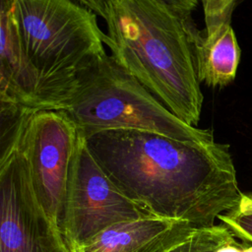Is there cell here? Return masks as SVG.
<instances>
[{"mask_svg": "<svg viewBox=\"0 0 252 252\" xmlns=\"http://www.w3.org/2000/svg\"><path fill=\"white\" fill-rule=\"evenodd\" d=\"M196 228L184 220L150 216L109 226L75 252H172Z\"/></svg>", "mask_w": 252, "mask_h": 252, "instance_id": "obj_10", "label": "cell"}, {"mask_svg": "<svg viewBox=\"0 0 252 252\" xmlns=\"http://www.w3.org/2000/svg\"><path fill=\"white\" fill-rule=\"evenodd\" d=\"M86 142L114 184L155 217L212 226L242 194L227 144L137 130L104 131Z\"/></svg>", "mask_w": 252, "mask_h": 252, "instance_id": "obj_1", "label": "cell"}, {"mask_svg": "<svg viewBox=\"0 0 252 252\" xmlns=\"http://www.w3.org/2000/svg\"><path fill=\"white\" fill-rule=\"evenodd\" d=\"M235 0H203L206 29L198 44V79L211 88H222L235 78L241 50L231 27Z\"/></svg>", "mask_w": 252, "mask_h": 252, "instance_id": "obj_9", "label": "cell"}, {"mask_svg": "<svg viewBox=\"0 0 252 252\" xmlns=\"http://www.w3.org/2000/svg\"><path fill=\"white\" fill-rule=\"evenodd\" d=\"M153 216L106 175L78 131L71 159L61 232L71 252L116 223Z\"/></svg>", "mask_w": 252, "mask_h": 252, "instance_id": "obj_6", "label": "cell"}, {"mask_svg": "<svg viewBox=\"0 0 252 252\" xmlns=\"http://www.w3.org/2000/svg\"><path fill=\"white\" fill-rule=\"evenodd\" d=\"M20 117L1 129L0 252H71L34 193L17 139Z\"/></svg>", "mask_w": 252, "mask_h": 252, "instance_id": "obj_5", "label": "cell"}, {"mask_svg": "<svg viewBox=\"0 0 252 252\" xmlns=\"http://www.w3.org/2000/svg\"><path fill=\"white\" fill-rule=\"evenodd\" d=\"M61 110L86 139L104 131L137 130L182 142L215 140L212 130L180 120L106 53L79 72Z\"/></svg>", "mask_w": 252, "mask_h": 252, "instance_id": "obj_4", "label": "cell"}, {"mask_svg": "<svg viewBox=\"0 0 252 252\" xmlns=\"http://www.w3.org/2000/svg\"><path fill=\"white\" fill-rule=\"evenodd\" d=\"M106 26L111 56L170 112L197 127L204 96L197 49L203 35L196 0H80Z\"/></svg>", "mask_w": 252, "mask_h": 252, "instance_id": "obj_2", "label": "cell"}, {"mask_svg": "<svg viewBox=\"0 0 252 252\" xmlns=\"http://www.w3.org/2000/svg\"><path fill=\"white\" fill-rule=\"evenodd\" d=\"M230 233L231 231L222 223L199 227L172 252H216Z\"/></svg>", "mask_w": 252, "mask_h": 252, "instance_id": "obj_12", "label": "cell"}, {"mask_svg": "<svg viewBox=\"0 0 252 252\" xmlns=\"http://www.w3.org/2000/svg\"><path fill=\"white\" fill-rule=\"evenodd\" d=\"M218 219L234 237L252 244V192L242 193L236 205Z\"/></svg>", "mask_w": 252, "mask_h": 252, "instance_id": "obj_11", "label": "cell"}, {"mask_svg": "<svg viewBox=\"0 0 252 252\" xmlns=\"http://www.w3.org/2000/svg\"><path fill=\"white\" fill-rule=\"evenodd\" d=\"M10 12L41 80L47 110H61L79 72L106 53L97 16L70 0H10Z\"/></svg>", "mask_w": 252, "mask_h": 252, "instance_id": "obj_3", "label": "cell"}, {"mask_svg": "<svg viewBox=\"0 0 252 252\" xmlns=\"http://www.w3.org/2000/svg\"><path fill=\"white\" fill-rule=\"evenodd\" d=\"M0 102L4 108L47 110L41 80L17 33L10 0L0 4Z\"/></svg>", "mask_w": 252, "mask_h": 252, "instance_id": "obj_8", "label": "cell"}, {"mask_svg": "<svg viewBox=\"0 0 252 252\" xmlns=\"http://www.w3.org/2000/svg\"><path fill=\"white\" fill-rule=\"evenodd\" d=\"M17 139L34 193L61 230L78 129L62 110L27 111L18 121Z\"/></svg>", "mask_w": 252, "mask_h": 252, "instance_id": "obj_7", "label": "cell"}]
</instances>
